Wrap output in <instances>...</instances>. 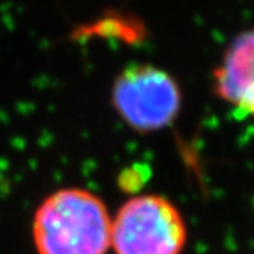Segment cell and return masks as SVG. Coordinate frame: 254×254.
<instances>
[{"instance_id": "obj_2", "label": "cell", "mask_w": 254, "mask_h": 254, "mask_svg": "<svg viewBox=\"0 0 254 254\" xmlns=\"http://www.w3.org/2000/svg\"><path fill=\"white\" fill-rule=\"evenodd\" d=\"M186 244L184 217L164 196H133L112 219L111 248L115 254H181Z\"/></svg>"}, {"instance_id": "obj_1", "label": "cell", "mask_w": 254, "mask_h": 254, "mask_svg": "<svg viewBox=\"0 0 254 254\" xmlns=\"http://www.w3.org/2000/svg\"><path fill=\"white\" fill-rule=\"evenodd\" d=\"M112 219L106 204L84 189H62L39 205L32 241L39 254H107Z\"/></svg>"}, {"instance_id": "obj_3", "label": "cell", "mask_w": 254, "mask_h": 254, "mask_svg": "<svg viewBox=\"0 0 254 254\" xmlns=\"http://www.w3.org/2000/svg\"><path fill=\"white\" fill-rule=\"evenodd\" d=\"M112 103L123 121L138 132H156L179 115L183 94L178 81L153 64H130L117 77Z\"/></svg>"}, {"instance_id": "obj_4", "label": "cell", "mask_w": 254, "mask_h": 254, "mask_svg": "<svg viewBox=\"0 0 254 254\" xmlns=\"http://www.w3.org/2000/svg\"><path fill=\"white\" fill-rule=\"evenodd\" d=\"M216 95L254 118V29L236 39L214 70Z\"/></svg>"}]
</instances>
